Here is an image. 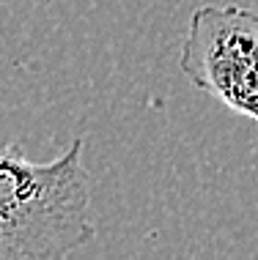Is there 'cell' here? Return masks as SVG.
I'll return each instance as SVG.
<instances>
[{"label": "cell", "mask_w": 258, "mask_h": 260, "mask_svg": "<svg viewBox=\"0 0 258 260\" xmlns=\"http://www.w3.org/2000/svg\"><path fill=\"white\" fill-rule=\"evenodd\" d=\"M179 66L198 90L258 123V11L214 3L195 9Z\"/></svg>", "instance_id": "cell-2"}, {"label": "cell", "mask_w": 258, "mask_h": 260, "mask_svg": "<svg viewBox=\"0 0 258 260\" xmlns=\"http://www.w3.org/2000/svg\"><path fill=\"white\" fill-rule=\"evenodd\" d=\"M3 3H9V0H0V6H3Z\"/></svg>", "instance_id": "cell-3"}, {"label": "cell", "mask_w": 258, "mask_h": 260, "mask_svg": "<svg viewBox=\"0 0 258 260\" xmlns=\"http://www.w3.org/2000/svg\"><path fill=\"white\" fill-rule=\"evenodd\" d=\"M82 137L50 161L0 143V260H58L96 236Z\"/></svg>", "instance_id": "cell-1"}]
</instances>
